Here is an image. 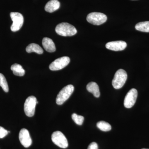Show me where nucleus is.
I'll use <instances>...</instances> for the list:
<instances>
[{"instance_id":"f257e3e1","label":"nucleus","mask_w":149,"mask_h":149,"mask_svg":"<svg viewBox=\"0 0 149 149\" xmlns=\"http://www.w3.org/2000/svg\"><path fill=\"white\" fill-rule=\"evenodd\" d=\"M56 33L63 37H71L75 35L77 31L73 25L67 23L62 22L56 26Z\"/></svg>"},{"instance_id":"f03ea898","label":"nucleus","mask_w":149,"mask_h":149,"mask_svg":"<svg viewBox=\"0 0 149 149\" xmlns=\"http://www.w3.org/2000/svg\"><path fill=\"white\" fill-rule=\"evenodd\" d=\"M127 74L124 70H118L112 81V85L116 89H119L123 87L127 79Z\"/></svg>"},{"instance_id":"7ed1b4c3","label":"nucleus","mask_w":149,"mask_h":149,"mask_svg":"<svg viewBox=\"0 0 149 149\" xmlns=\"http://www.w3.org/2000/svg\"><path fill=\"white\" fill-rule=\"evenodd\" d=\"M74 87L72 85H67L60 91L56 98L57 104L61 105L68 100L73 93Z\"/></svg>"},{"instance_id":"20e7f679","label":"nucleus","mask_w":149,"mask_h":149,"mask_svg":"<svg viewBox=\"0 0 149 149\" xmlns=\"http://www.w3.org/2000/svg\"><path fill=\"white\" fill-rule=\"evenodd\" d=\"M107 17L104 14L101 13L93 12L88 15L87 20L93 25H100L107 21Z\"/></svg>"},{"instance_id":"39448f33","label":"nucleus","mask_w":149,"mask_h":149,"mask_svg":"<svg viewBox=\"0 0 149 149\" xmlns=\"http://www.w3.org/2000/svg\"><path fill=\"white\" fill-rule=\"evenodd\" d=\"M37 104V99L35 96H29L26 99L24 104V111L27 116H34Z\"/></svg>"},{"instance_id":"423d86ee","label":"nucleus","mask_w":149,"mask_h":149,"mask_svg":"<svg viewBox=\"0 0 149 149\" xmlns=\"http://www.w3.org/2000/svg\"><path fill=\"white\" fill-rule=\"evenodd\" d=\"M10 16L13 22L11 26L10 29L12 31L15 32L21 29L24 22V17L21 13L17 12H11Z\"/></svg>"},{"instance_id":"0eeeda50","label":"nucleus","mask_w":149,"mask_h":149,"mask_svg":"<svg viewBox=\"0 0 149 149\" xmlns=\"http://www.w3.org/2000/svg\"><path fill=\"white\" fill-rule=\"evenodd\" d=\"M52 140L54 143L62 148H66L68 147L67 139L64 134L59 131L54 132L52 134Z\"/></svg>"},{"instance_id":"6e6552de","label":"nucleus","mask_w":149,"mask_h":149,"mask_svg":"<svg viewBox=\"0 0 149 149\" xmlns=\"http://www.w3.org/2000/svg\"><path fill=\"white\" fill-rule=\"evenodd\" d=\"M70 62V58L68 56H63L56 59L49 66L51 70L56 71L65 67Z\"/></svg>"},{"instance_id":"1a4fd4ad","label":"nucleus","mask_w":149,"mask_h":149,"mask_svg":"<svg viewBox=\"0 0 149 149\" xmlns=\"http://www.w3.org/2000/svg\"><path fill=\"white\" fill-rule=\"evenodd\" d=\"M138 97V91L133 88L127 93L124 101V105L126 108H130L135 104Z\"/></svg>"},{"instance_id":"9d476101","label":"nucleus","mask_w":149,"mask_h":149,"mask_svg":"<svg viewBox=\"0 0 149 149\" xmlns=\"http://www.w3.org/2000/svg\"><path fill=\"white\" fill-rule=\"evenodd\" d=\"M19 139L22 145L25 148H28L32 145V139L27 129L22 128L20 130L19 134Z\"/></svg>"},{"instance_id":"9b49d317","label":"nucleus","mask_w":149,"mask_h":149,"mask_svg":"<svg viewBox=\"0 0 149 149\" xmlns=\"http://www.w3.org/2000/svg\"><path fill=\"white\" fill-rule=\"evenodd\" d=\"M127 47V44L123 41H113L109 42L106 45V47L110 50L122 51Z\"/></svg>"},{"instance_id":"f8f14e48","label":"nucleus","mask_w":149,"mask_h":149,"mask_svg":"<svg viewBox=\"0 0 149 149\" xmlns=\"http://www.w3.org/2000/svg\"><path fill=\"white\" fill-rule=\"evenodd\" d=\"M42 44L43 47L46 51L49 52H55L56 49L55 45L53 40L48 37L43 38Z\"/></svg>"},{"instance_id":"ddd939ff","label":"nucleus","mask_w":149,"mask_h":149,"mask_svg":"<svg viewBox=\"0 0 149 149\" xmlns=\"http://www.w3.org/2000/svg\"><path fill=\"white\" fill-rule=\"evenodd\" d=\"M60 6V3L58 0H51L45 6V10L49 13H53L57 10Z\"/></svg>"},{"instance_id":"4468645a","label":"nucleus","mask_w":149,"mask_h":149,"mask_svg":"<svg viewBox=\"0 0 149 149\" xmlns=\"http://www.w3.org/2000/svg\"><path fill=\"white\" fill-rule=\"evenodd\" d=\"M87 90L88 92L92 93L96 97H99L100 95V89L97 83L92 82L88 83L87 85Z\"/></svg>"},{"instance_id":"2eb2a0df","label":"nucleus","mask_w":149,"mask_h":149,"mask_svg":"<svg viewBox=\"0 0 149 149\" xmlns=\"http://www.w3.org/2000/svg\"><path fill=\"white\" fill-rule=\"evenodd\" d=\"M26 51L28 53L34 52L39 54H42L44 52L42 47L39 45L35 43L29 44V45L26 47Z\"/></svg>"},{"instance_id":"dca6fc26","label":"nucleus","mask_w":149,"mask_h":149,"mask_svg":"<svg viewBox=\"0 0 149 149\" xmlns=\"http://www.w3.org/2000/svg\"><path fill=\"white\" fill-rule=\"evenodd\" d=\"M11 70L13 72L15 75L18 76H24L25 74V70L22 68L20 65L15 63L11 66Z\"/></svg>"},{"instance_id":"f3484780","label":"nucleus","mask_w":149,"mask_h":149,"mask_svg":"<svg viewBox=\"0 0 149 149\" xmlns=\"http://www.w3.org/2000/svg\"><path fill=\"white\" fill-rule=\"evenodd\" d=\"M135 28L141 32H149V21L139 22L136 24Z\"/></svg>"},{"instance_id":"a211bd4d","label":"nucleus","mask_w":149,"mask_h":149,"mask_svg":"<svg viewBox=\"0 0 149 149\" xmlns=\"http://www.w3.org/2000/svg\"><path fill=\"white\" fill-rule=\"evenodd\" d=\"M97 126L100 130L104 132L110 131L111 129L110 124L104 121H99L97 123Z\"/></svg>"},{"instance_id":"6ab92c4d","label":"nucleus","mask_w":149,"mask_h":149,"mask_svg":"<svg viewBox=\"0 0 149 149\" xmlns=\"http://www.w3.org/2000/svg\"><path fill=\"white\" fill-rule=\"evenodd\" d=\"M0 86L2 88L3 90L8 93L9 91L8 84L3 74L0 73Z\"/></svg>"},{"instance_id":"aec40b11","label":"nucleus","mask_w":149,"mask_h":149,"mask_svg":"<svg viewBox=\"0 0 149 149\" xmlns=\"http://www.w3.org/2000/svg\"><path fill=\"white\" fill-rule=\"evenodd\" d=\"M72 118L75 123L78 125H82L84 120V118L83 116L78 115L75 113L72 115Z\"/></svg>"},{"instance_id":"412c9836","label":"nucleus","mask_w":149,"mask_h":149,"mask_svg":"<svg viewBox=\"0 0 149 149\" xmlns=\"http://www.w3.org/2000/svg\"><path fill=\"white\" fill-rule=\"evenodd\" d=\"M8 130H6L2 127L0 126V139H3L8 134Z\"/></svg>"},{"instance_id":"4be33fe9","label":"nucleus","mask_w":149,"mask_h":149,"mask_svg":"<svg viewBox=\"0 0 149 149\" xmlns=\"http://www.w3.org/2000/svg\"><path fill=\"white\" fill-rule=\"evenodd\" d=\"M88 149H98V146L95 142L91 143L88 146Z\"/></svg>"},{"instance_id":"5701e85b","label":"nucleus","mask_w":149,"mask_h":149,"mask_svg":"<svg viewBox=\"0 0 149 149\" xmlns=\"http://www.w3.org/2000/svg\"><path fill=\"white\" fill-rule=\"evenodd\" d=\"M142 149H147V148H143Z\"/></svg>"}]
</instances>
